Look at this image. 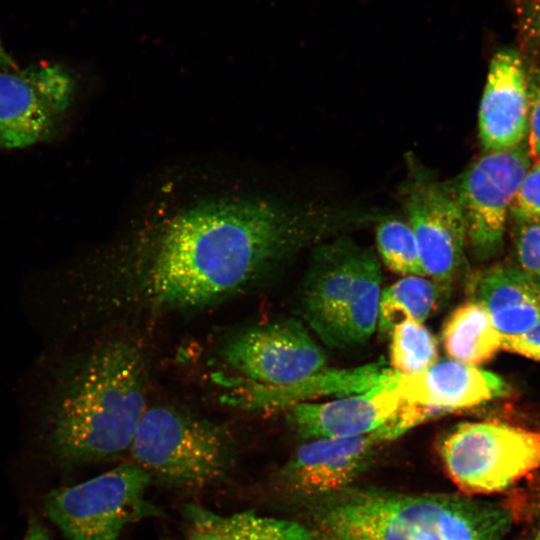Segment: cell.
I'll return each mask as SVG.
<instances>
[{
    "mask_svg": "<svg viewBox=\"0 0 540 540\" xmlns=\"http://www.w3.org/2000/svg\"><path fill=\"white\" fill-rule=\"evenodd\" d=\"M530 540H540V528L537 530V532L534 534V536Z\"/></svg>",
    "mask_w": 540,
    "mask_h": 540,
    "instance_id": "f546056e",
    "label": "cell"
},
{
    "mask_svg": "<svg viewBox=\"0 0 540 540\" xmlns=\"http://www.w3.org/2000/svg\"><path fill=\"white\" fill-rule=\"evenodd\" d=\"M152 476L123 463L82 483L50 491L49 518L68 540H120L124 529L156 513L146 499Z\"/></svg>",
    "mask_w": 540,
    "mask_h": 540,
    "instance_id": "52a82bcc",
    "label": "cell"
},
{
    "mask_svg": "<svg viewBox=\"0 0 540 540\" xmlns=\"http://www.w3.org/2000/svg\"><path fill=\"white\" fill-rule=\"evenodd\" d=\"M23 540H51L44 525L37 519H32Z\"/></svg>",
    "mask_w": 540,
    "mask_h": 540,
    "instance_id": "83f0119b",
    "label": "cell"
},
{
    "mask_svg": "<svg viewBox=\"0 0 540 540\" xmlns=\"http://www.w3.org/2000/svg\"><path fill=\"white\" fill-rule=\"evenodd\" d=\"M382 271L374 251L349 239L320 245L301 292L303 317L334 349L366 343L375 332Z\"/></svg>",
    "mask_w": 540,
    "mask_h": 540,
    "instance_id": "277c9868",
    "label": "cell"
},
{
    "mask_svg": "<svg viewBox=\"0 0 540 540\" xmlns=\"http://www.w3.org/2000/svg\"><path fill=\"white\" fill-rule=\"evenodd\" d=\"M0 68L5 70H15L18 69L17 64L14 59L8 54L5 50L1 39H0Z\"/></svg>",
    "mask_w": 540,
    "mask_h": 540,
    "instance_id": "f1b7e54d",
    "label": "cell"
},
{
    "mask_svg": "<svg viewBox=\"0 0 540 540\" xmlns=\"http://www.w3.org/2000/svg\"><path fill=\"white\" fill-rule=\"evenodd\" d=\"M528 73L521 55L502 49L491 59L479 107V138L485 152L525 143L528 130Z\"/></svg>",
    "mask_w": 540,
    "mask_h": 540,
    "instance_id": "5bb4252c",
    "label": "cell"
},
{
    "mask_svg": "<svg viewBox=\"0 0 540 540\" xmlns=\"http://www.w3.org/2000/svg\"><path fill=\"white\" fill-rule=\"evenodd\" d=\"M521 32L526 46L540 58V0H528L520 8Z\"/></svg>",
    "mask_w": 540,
    "mask_h": 540,
    "instance_id": "484cf974",
    "label": "cell"
},
{
    "mask_svg": "<svg viewBox=\"0 0 540 540\" xmlns=\"http://www.w3.org/2000/svg\"><path fill=\"white\" fill-rule=\"evenodd\" d=\"M386 442L384 426L366 435L307 440L280 470L278 482L289 494L309 500L341 492L352 487Z\"/></svg>",
    "mask_w": 540,
    "mask_h": 540,
    "instance_id": "7c38bea8",
    "label": "cell"
},
{
    "mask_svg": "<svg viewBox=\"0 0 540 540\" xmlns=\"http://www.w3.org/2000/svg\"><path fill=\"white\" fill-rule=\"evenodd\" d=\"M73 95L71 75L57 64L0 68V146L22 148L48 139Z\"/></svg>",
    "mask_w": 540,
    "mask_h": 540,
    "instance_id": "8fae6325",
    "label": "cell"
},
{
    "mask_svg": "<svg viewBox=\"0 0 540 540\" xmlns=\"http://www.w3.org/2000/svg\"><path fill=\"white\" fill-rule=\"evenodd\" d=\"M376 246L383 263L404 276H426L415 235L401 219L388 217L376 227Z\"/></svg>",
    "mask_w": 540,
    "mask_h": 540,
    "instance_id": "7402d4cb",
    "label": "cell"
},
{
    "mask_svg": "<svg viewBox=\"0 0 540 540\" xmlns=\"http://www.w3.org/2000/svg\"><path fill=\"white\" fill-rule=\"evenodd\" d=\"M334 220L254 196L187 204L135 240L139 291L154 308L209 305L256 280Z\"/></svg>",
    "mask_w": 540,
    "mask_h": 540,
    "instance_id": "6da1fadb",
    "label": "cell"
},
{
    "mask_svg": "<svg viewBox=\"0 0 540 540\" xmlns=\"http://www.w3.org/2000/svg\"><path fill=\"white\" fill-rule=\"evenodd\" d=\"M529 114L527 148L535 161L540 160V73L528 75Z\"/></svg>",
    "mask_w": 540,
    "mask_h": 540,
    "instance_id": "d4e9b609",
    "label": "cell"
},
{
    "mask_svg": "<svg viewBox=\"0 0 540 540\" xmlns=\"http://www.w3.org/2000/svg\"><path fill=\"white\" fill-rule=\"evenodd\" d=\"M403 205L426 276L449 291L467 247L465 220L451 181L415 171L404 187Z\"/></svg>",
    "mask_w": 540,
    "mask_h": 540,
    "instance_id": "30bf717a",
    "label": "cell"
},
{
    "mask_svg": "<svg viewBox=\"0 0 540 540\" xmlns=\"http://www.w3.org/2000/svg\"><path fill=\"white\" fill-rule=\"evenodd\" d=\"M391 372L383 361H379L350 370H324L303 382L286 387L232 385L222 399L225 404L237 409L267 412L288 408L318 394L359 393L386 380Z\"/></svg>",
    "mask_w": 540,
    "mask_h": 540,
    "instance_id": "e0dca14e",
    "label": "cell"
},
{
    "mask_svg": "<svg viewBox=\"0 0 540 540\" xmlns=\"http://www.w3.org/2000/svg\"><path fill=\"white\" fill-rule=\"evenodd\" d=\"M441 342L450 359L477 367L503 348L487 310L474 298L450 313L441 330Z\"/></svg>",
    "mask_w": 540,
    "mask_h": 540,
    "instance_id": "d6986e66",
    "label": "cell"
},
{
    "mask_svg": "<svg viewBox=\"0 0 540 540\" xmlns=\"http://www.w3.org/2000/svg\"><path fill=\"white\" fill-rule=\"evenodd\" d=\"M404 405L392 371L389 378L365 391L323 403L294 404L287 408V419L304 440L351 437L395 421Z\"/></svg>",
    "mask_w": 540,
    "mask_h": 540,
    "instance_id": "4fadbf2b",
    "label": "cell"
},
{
    "mask_svg": "<svg viewBox=\"0 0 540 540\" xmlns=\"http://www.w3.org/2000/svg\"><path fill=\"white\" fill-rule=\"evenodd\" d=\"M394 379L400 397L424 408L431 419L510 393L509 385L499 375L450 358L437 360L413 375L394 373Z\"/></svg>",
    "mask_w": 540,
    "mask_h": 540,
    "instance_id": "9a60e30c",
    "label": "cell"
},
{
    "mask_svg": "<svg viewBox=\"0 0 540 540\" xmlns=\"http://www.w3.org/2000/svg\"><path fill=\"white\" fill-rule=\"evenodd\" d=\"M321 540H502L511 514L464 494L349 487L312 500Z\"/></svg>",
    "mask_w": 540,
    "mask_h": 540,
    "instance_id": "3957f363",
    "label": "cell"
},
{
    "mask_svg": "<svg viewBox=\"0 0 540 540\" xmlns=\"http://www.w3.org/2000/svg\"><path fill=\"white\" fill-rule=\"evenodd\" d=\"M474 294L503 339L520 335L540 319V278L519 266L497 264L480 272Z\"/></svg>",
    "mask_w": 540,
    "mask_h": 540,
    "instance_id": "2e32d148",
    "label": "cell"
},
{
    "mask_svg": "<svg viewBox=\"0 0 540 540\" xmlns=\"http://www.w3.org/2000/svg\"><path fill=\"white\" fill-rule=\"evenodd\" d=\"M146 409L141 354L128 342H110L59 379L48 404V441L66 462L112 457L130 450Z\"/></svg>",
    "mask_w": 540,
    "mask_h": 540,
    "instance_id": "7a4b0ae2",
    "label": "cell"
},
{
    "mask_svg": "<svg viewBox=\"0 0 540 540\" xmlns=\"http://www.w3.org/2000/svg\"><path fill=\"white\" fill-rule=\"evenodd\" d=\"M184 515L187 540H321L309 525L253 511L221 515L190 504Z\"/></svg>",
    "mask_w": 540,
    "mask_h": 540,
    "instance_id": "ac0fdd59",
    "label": "cell"
},
{
    "mask_svg": "<svg viewBox=\"0 0 540 540\" xmlns=\"http://www.w3.org/2000/svg\"><path fill=\"white\" fill-rule=\"evenodd\" d=\"M389 336L390 365L394 373L413 375L438 360L437 340L423 323L402 321L392 329Z\"/></svg>",
    "mask_w": 540,
    "mask_h": 540,
    "instance_id": "44dd1931",
    "label": "cell"
},
{
    "mask_svg": "<svg viewBox=\"0 0 540 540\" xmlns=\"http://www.w3.org/2000/svg\"><path fill=\"white\" fill-rule=\"evenodd\" d=\"M503 348L540 362V319L526 332L503 339Z\"/></svg>",
    "mask_w": 540,
    "mask_h": 540,
    "instance_id": "4316f807",
    "label": "cell"
},
{
    "mask_svg": "<svg viewBox=\"0 0 540 540\" xmlns=\"http://www.w3.org/2000/svg\"><path fill=\"white\" fill-rule=\"evenodd\" d=\"M443 289L425 276H405L381 291L377 328L390 335L400 322L423 323L436 308Z\"/></svg>",
    "mask_w": 540,
    "mask_h": 540,
    "instance_id": "ffe728a7",
    "label": "cell"
},
{
    "mask_svg": "<svg viewBox=\"0 0 540 540\" xmlns=\"http://www.w3.org/2000/svg\"><path fill=\"white\" fill-rule=\"evenodd\" d=\"M221 357L236 374L232 385L291 386L326 366L323 349L293 319L254 326L234 335L224 344Z\"/></svg>",
    "mask_w": 540,
    "mask_h": 540,
    "instance_id": "9c48e42d",
    "label": "cell"
},
{
    "mask_svg": "<svg viewBox=\"0 0 540 540\" xmlns=\"http://www.w3.org/2000/svg\"><path fill=\"white\" fill-rule=\"evenodd\" d=\"M130 451L133 462L151 476L190 489L218 481L232 461L224 429L167 406L147 407Z\"/></svg>",
    "mask_w": 540,
    "mask_h": 540,
    "instance_id": "5b68a950",
    "label": "cell"
},
{
    "mask_svg": "<svg viewBox=\"0 0 540 540\" xmlns=\"http://www.w3.org/2000/svg\"><path fill=\"white\" fill-rule=\"evenodd\" d=\"M532 162L525 143L488 151L451 181L465 220L467 246L476 259L501 253L512 201Z\"/></svg>",
    "mask_w": 540,
    "mask_h": 540,
    "instance_id": "ba28073f",
    "label": "cell"
},
{
    "mask_svg": "<svg viewBox=\"0 0 540 540\" xmlns=\"http://www.w3.org/2000/svg\"><path fill=\"white\" fill-rule=\"evenodd\" d=\"M514 248L519 267L540 278V224L517 225Z\"/></svg>",
    "mask_w": 540,
    "mask_h": 540,
    "instance_id": "cb8c5ba5",
    "label": "cell"
},
{
    "mask_svg": "<svg viewBox=\"0 0 540 540\" xmlns=\"http://www.w3.org/2000/svg\"><path fill=\"white\" fill-rule=\"evenodd\" d=\"M509 217L517 225L540 224V160L532 162L512 201Z\"/></svg>",
    "mask_w": 540,
    "mask_h": 540,
    "instance_id": "603a6c76",
    "label": "cell"
},
{
    "mask_svg": "<svg viewBox=\"0 0 540 540\" xmlns=\"http://www.w3.org/2000/svg\"><path fill=\"white\" fill-rule=\"evenodd\" d=\"M438 452L462 494L498 493L540 469V430L464 422L441 439Z\"/></svg>",
    "mask_w": 540,
    "mask_h": 540,
    "instance_id": "8992f818",
    "label": "cell"
}]
</instances>
